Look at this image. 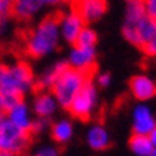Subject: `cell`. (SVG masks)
Returning a JSON list of instances; mask_svg holds the SVG:
<instances>
[{
  "label": "cell",
  "instance_id": "cell-1",
  "mask_svg": "<svg viewBox=\"0 0 156 156\" xmlns=\"http://www.w3.org/2000/svg\"><path fill=\"white\" fill-rule=\"evenodd\" d=\"M36 83L37 79L34 77L32 67L26 62H14L6 65L5 73L0 82V95L3 98L6 110L17 102L23 100V96L33 90Z\"/></svg>",
  "mask_w": 156,
  "mask_h": 156
},
{
  "label": "cell",
  "instance_id": "cell-2",
  "mask_svg": "<svg viewBox=\"0 0 156 156\" xmlns=\"http://www.w3.org/2000/svg\"><path fill=\"white\" fill-rule=\"evenodd\" d=\"M62 40L59 19L49 16L40 20L26 37V52L34 59H42L57 50Z\"/></svg>",
  "mask_w": 156,
  "mask_h": 156
},
{
  "label": "cell",
  "instance_id": "cell-3",
  "mask_svg": "<svg viewBox=\"0 0 156 156\" xmlns=\"http://www.w3.org/2000/svg\"><path fill=\"white\" fill-rule=\"evenodd\" d=\"M89 80V76L85 72H80L73 67H67L63 72V75L57 79L52 89V93L56 98L57 103L60 108L69 109L70 103L76 98V95L80 92L85 83Z\"/></svg>",
  "mask_w": 156,
  "mask_h": 156
},
{
  "label": "cell",
  "instance_id": "cell-4",
  "mask_svg": "<svg viewBox=\"0 0 156 156\" xmlns=\"http://www.w3.org/2000/svg\"><path fill=\"white\" fill-rule=\"evenodd\" d=\"M30 145V135L14 126L5 113L0 115V149L14 155L24 153Z\"/></svg>",
  "mask_w": 156,
  "mask_h": 156
},
{
  "label": "cell",
  "instance_id": "cell-5",
  "mask_svg": "<svg viewBox=\"0 0 156 156\" xmlns=\"http://www.w3.org/2000/svg\"><path fill=\"white\" fill-rule=\"evenodd\" d=\"M99 103V93H98V86L93 82L87 80L85 86L80 89V92L76 95L73 102L69 106V112L72 116H75L82 120H87L93 116L96 108Z\"/></svg>",
  "mask_w": 156,
  "mask_h": 156
},
{
  "label": "cell",
  "instance_id": "cell-6",
  "mask_svg": "<svg viewBox=\"0 0 156 156\" xmlns=\"http://www.w3.org/2000/svg\"><path fill=\"white\" fill-rule=\"evenodd\" d=\"M85 26H86V22L75 9L65 13L59 19L62 40L69 43V44H76L82 30L85 29Z\"/></svg>",
  "mask_w": 156,
  "mask_h": 156
},
{
  "label": "cell",
  "instance_id": "cell-7",
  "mask_svg": "<svg viewBox=\"0 0 156 156\" xmlns=\"http://www.w3.org/2000/svg\"><path fill=\"white\" fill-rule=\"evenodd\" d=\"M156 128V119L152 113V109L145 103L136 105L132 110V129L133 135L149 136Z\"/></svg>",
  "mask_w": 156,
  "mask_h": 156
},
{
  "label": "cell",
  "instance_id": "cell-8",
  "mask_svg": "<svg viewBox=\"0 0 156 156\" xmlns=\"http://www.w3.org/2000/svg\"><path fill=\"white\" fill-rule=\"evenodd\" d=\"M96 62V49L95 48H86V46H79L73 44V48L69 52L67 56V63L73 69H77L80 72L89 73Z\"/></svg>",
  "mask_w": 156,
  "mask_h": 156
},
{
  "label": "cell",
  "instance_id": "cell-9",
  "mask_svg": "<svg viewBox=\"0 0 156 156\" xmlns=\"http://www.w3.org/2000/svg\"><path fill=\"white\" fill-rule=\"evenodd\" d=\"M139 34V48L146 53L147 56L156 57V20L146 16L136 24Z\"/></svg>",
  "mask_w": 156,
  "mask_h": 156
},
{
  "label": "cell",
  "instance_id": "cell-10",
  "mask_svg": "<svg viewBox=\"0 0 156 156\" xmlns=\"http://www.w3.org/2000/svg\"><path fill=\"white\" fill-rule=\"evenodd\" d=\"M6 118L13 123L14 126L23 132H32V125L34 119L32 118V110L24 100H20L5 112Z\"/></svg>",
  "mask_w": 156,
  "mask_h": 156
},
{
  "label": "cell",
  "instance_id": "cell-11",
  "mask_svg": "<svg viewBox=\"0 0 156 156\" xmlns=\"http://www.w3.org/2000/svg\"><path fill=\"white\" fill-rule=\"evenodd\" d=\"M75 10L83 17L86 23H93L105 16L108 3L106 0H76Z\"/></svg>",
  "mask_w": 156,
  "mask_h": 156
},
{
  "label": "cell",
  "instance_id": "cell-12",
  "mask_svg": "<svg viewBox=\"0 0 156 156\" xmlns=\"http://www.w3.org/2000/svg\"><path fill=\"white\" fill-rule=\"evenodd\" d=\"M130 93L140 102H146L156 98V83L147 75H136L130 79Z\"/></svg>",
  "mask_w": 156,
  "mask_h": 156
},
{
  "label": "cell",
  "instance_id": "cell-13",
  "mask_svg": "<svg viewBox=\"0 0 156 156\" xmlns=\"http://www.w3.org/2000/svg\"><path fill=\"white\" fill-rule=\"evenodd\" d=\"M44 6V0H17L13 3L12 14L20 22H29L34 19Z\"/></svg>",
  "mask_w": 156,
  "mask_h": 156
},
{
  "label": "cell",
  "instance_id": "cell-14",
  "mask_svg": "<svg viewBox=\"0 0 156 156\" xmlns=\"http://www.w3.org/2000/svg\"><path fill=\"white\" fill-rule=\"evenodd\" d=\"M59 108L56 98L52 92H40L34 96L33 103H32V110L34 116L37 118H52L55 112Z\"/></svg>",
  "mask_w": 156,
  "mask_h": 156
},
{
  "label": "cell",
  "instance_id": "cell-15",
  "mask_svg": "<svg viewBox=\"0 0 156 156\" xmlns=\"http://www.w3.org/2000/svg\"><path fill=\"white\" fill-rule=\"evenodd\" d=\"M86 143L93 151H105L110 145V135L103 125H92L86 132Z\"/></svg>",
  "mask_w": 156,
  "mask_h": 156
},
{
  "label": "cell",
  "instance_id": "cell-16",
  "mask_svg": "<svg viewBox=\"0 0 156 156\" xmlns=\"http://www.w3.org/2000/svg\"><path fill=\"white\" fill-rule=\"evenodd\" d=\"M67 67H69V63H67V62H65V60L55 62L53 65H50V66L37 77V86L43 90H48V89L52 90L55 83L57 82V79L63 75V72L66 70Z\"/></svg>",
  "mask_w": 156,
  "mask_h": 156
},
{
  "label": "cell",
  "instance_id": "cell-17",
  "mask_svg": "<svg viewBox=\"0 0 156 156\" xmlns=\"http://www.w3.org/2000/svg\"><path fill=\"white\" fill-rule=\"evenodd\" d=\"M147 16L145 0H125V23L137 24Z\"/></svg>",
  "mask_w": 156,
  "mask_h": 156
},
{
  "label": "cell",
  "instance_id": "cell-18",
  "mask_svg": "<svg viewBox=\"0 0 156 156\" xmlns=\"http://www.w3.org/2000/svg\"><path fill=\"white\" fill-rule=\"evenodd\" d=\"M53 140L57 143H67L73 137V123L69 119H59L50 126Z\"/></svg>",
  "mask_w": 156,
  "mask_h": 156
},
{
  "label": "cell",
  "instance_id": "cell-19",
  "mask_svg": "<svg viewBox=\"0 0 156 156\" xmlns=\"http://www.w3.org/2000/svg\"><path fill=\"white\" fill-rule=\"evenodd\" d=\"M129 147L136 156H149L155 149L151 137L143 135H133L129 140Z\"/></svg>",
  "mask_w": 156,
  "mask_h": 156
},
{
  "label": "cell",
  "instance_id": "cell-20",
  "mask_svg": "<svg viewBox=\"0 0 156 156\" xmlns=\"http://www.w3.org/2000/svg\"><path fill=\"white\" fill-rule=\"evenodd\" d=\"M96 42H98V34L92 27L89 26H85V29L82 30L80 36L77 39L76 44L79 46H86V48H95Z\"/></svg>",
  "mask_w": 156,
  "mask_h": 156
},
{
  "label": "cell",
  "instance_id": "cell-21",
  "mask_svg": "<svg viewBox=\"0 0 156 156\" xmlns=\"http://www.w3.org/2000/svg\"><path fill=\"white\" fill-rule=\"evenodd\" d=\"M52 126V123L49 122V119L46 118H34L33 120V125H32V132L30 133H34V135H39V133H43L44 130H48L49 128Z\"/></svg>",
  "mask_w": 156,
  "mask_h": 156
},
{
  "label": "cell",
  "instance_id": "cell-22",
  "mask_svg": "<svg viewBox=\"0 0 156 156\" xmlns=\"http://www.w3.org/2000/svg\"><path fill=\"white\" fill-rule=\"evenodd\" d=\"M34 156H60V153H59L57 147L52 146V145H44L36 151Z\"/></svg>",
  "mask_w": 156,
  "mask_h": 156
},
{
  "label": "cell",
  "instance_id": "cell-23",
  "mask_svg": "<svg viewBox=\"0 0 156 156\" xmlns=\"http://www.w3.org/2000/svg\"><path fill=\"white\" fill-rule=\"evenodd\" d=\"M112 83V76L103 72V73H99V75L96 76V86H99V87H108L109 85Z\"/></svg>",
  "mask_w": 156,
  "mask_h": 156
},
{
  "label": "cell",
  "instance_id": "cell-24",
  "mask_svg": "<svg viewBox=\"0 0 156 156\" xmlns=\"http://www.w3.org/2000/svg\"><path fill=\"white\" fill-rule=\"evenodd\" d=\"M10 27V22H9V16H0V37H3L7 34Z\"/></svg>",
  "mask_w": 156,
  "mask_h": 156
},
{
  "label": "cell",
  "instance_id": "cell-25",
  "mask_svg": "<svg viewBox=\"0 0 156 156\" xmlns=\"http://www.w3.org/2000/svg\"><path fill=\"white\" fill-rule=\"evenodd\" d=\"M145 3H146L147 16L156 20V0H145Z\"/></svg>",
  "mask_w": 156,
  "mask_h": 156
},
{
  "label": "cell",
  "instance_id": "cell-26",
  "mask_svg": "<svg viewBox=\"0 0 156 156\" xmlns=\"http://www.w3.org/2000/svg\"><path fill=\"white\" fill-rule=\"evenodd\" d=\"M67 0H44L46 6H60L63 3H66Z\"/></svg>",
  "mask_w": 156,
  "mask_h": 156
},
{
  "label": "cell",
  "instance_id": "cell-27",
  "mask_svg": "<svg viewBox=\"0 0 156 156\" xmlns=\"http://www.w3.org/2000/svg\"><path fill=\"white\" fill-rule=\"evenodd\" d=\"M149 137H151V140H152V143H153V146L156 147V128L152 130V133L149 135Z\"/></svg>",
  "mask_w": 156,
  "mask_h": 156
},
{
  "label": "cell",
  "instance_id": "cell-28",
  "mask_svg": "<svg viewBox=\"0 0 156 156\" xmlns=\"http://www.w3.org/2000/svg\"><path fill=\"white\" fill-rule=\"evenodd\" d=\"M0 156H16V155L12 153V152H9V151H3V149H0Z\"/></svg>",
  "mask_w": 156,
  "mask_h": 156
},
{
  "label": "cell",
  "instance_id": "cell-29",
  "mask_svg": "<svg viewBox=\"0 0 156 156\" xmlns=\"http://www.w3.org/2000/svg\"><path fill=\"white\" fill-rule=\"evenodd\" d=\"M6 109H5V103H3V98H2V95H0V115L5 113Z\"/></svg>",
  "mask_w": 156,
  "mask_h": 156
},
{
  "label": "cell",
  "instance_id": "cell-30",
  "mask_svg": "<svg viewBox=\"0 0 156 156\" xmlns=\"http://www.w3.org/2000/svg\"><path fill=\"white\" fill-rule=\"evenodd\" d=\"M5 69H6V65H3L0 62V82H2V77H3V73H5Z\"/></svg>",
  "mask_w": 156,
  "mask_h": 156
},
{
  "label": "cell",
  "instance_id": "cell-31",
  "mask_svg": "<svg viewBox=\"0 0 156 156\" xmlns=\"http://www.w3.org/2000/svg\"><path fill=\"white\" fill-rule=\"evenodd\" d=\"M149 156H156V147H155V149H153V152H152V153H151V155H149Z\"/></svg>",
  "mask_w": 156,
  "mask_h": 156
},
{
  "label": "cell",
  "instance_id": "cell-32",
  "mask_svg": "<svg viewBox=\"0 0 156 156\" xmlns=\"http://www.w3.org/2000/svg\"><path fill=\"white\" fill-rule=\"evenodd\" d=\"M16 156H30V155H26V153H20V155H16Z\"/></svg>",
  "mask_w": 156,
  "mask_h": 156
},
{
  "label": "cell",
  "instance_id": "cell-33",
  "mask_svg": "<svg viewBox=\"0 0 156 156\" xmlns=\"http://www.w3.org/2000/svg\"><path fill=\"white\" fill-rule=\"evenodd\" d=\"M10 2H12V3H14V2H17V0H10Z\"/></svg>",
  "mask_w": 156,
  "mask_h": 156
},
{
  "label": "cell",
  "instance_id": "cell-34",
  "mask_svg": "<svg viewBox=\"0 0 156 156\" xmlns=\"http://www.w3.org/2000/svg\"><path fill=\"white\" fill-rule=\"evenodd\" d=\"M75 2H76V0H75Z\"/></svg>",
  "mask_w": 156,
  "mask_h": 156
}]
</instances>
